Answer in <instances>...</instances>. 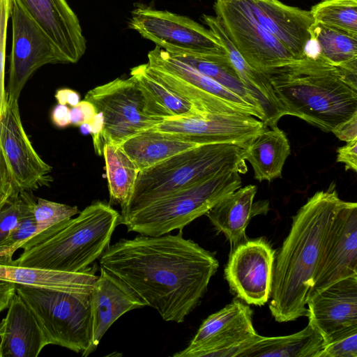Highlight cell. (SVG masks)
I'll return each instance as SVG.
<instances>
[{
  "instance_id": "6da1fadb",
  "label": "cell",
  "mask_w": 357,
  "mask_h": 357,
  "mask_svg": "<svg viewBox=\"0 0 357 357\" xmlns=\"http://www.w3.org/2000/svg\"><path fill=\"white\" fill-rule=\"evenodd\" d=\"M100 268L128 286L166 321L182 323L207 291L219 262L183 236L139 234L109 245Z\"/></svg>"
},
{
  "instance_id": "7a4b0ae2",
  "label": "cell",
  "mask_w": 357,
  "mask_h": 357,
  "mask_svg": "<svg viewBox=\"0 0 357 357\" xmlns=\"http://www.w3.org/2000/svg\"><path fill=\"white\" fill-rule=\"evenodd\" d=\"M342 200L335 188L314 193L293 216L275 257L269 310L275 321L307 317V302L323 249Z\"/></svg>"
},
{
  "instance_id": "3957f363",
  "label": "cell",
  "mask_w": 357,
  "mask_h": 357,
  "mask_svg": "<svg viewBox=\"0 0 357 357\" xmlns=\"http://www.w3.org/2000/svg\"><path fill=\"white\" fill-rule=\"evenodd\" d=\"M265 74L285 115L329 132L357 112V70L333 66L319 54Z\"/></svg>"
},
{
  "instance_id": "277c9868",
  "label": "cell",
  "mask_w": 357,
  "mask_h": 357,
  "mask_svg": "<svg viewBox=\"0 0 357 357\" xmlns=\"http://www.w3.org/2000/svg\"><path fill=\"white\" fill-rule=\"evenodd\" d=\"M119 220L120 213L110 204L96 201L77 217L33 236L20 247L24 251L20 257L7 265L84 271L109 247Z\"/></svg>"
},
{
  "instance_id": "5b68a950",
  "label": "cell",
  "mask_w": 357,
  "mask_h": 357,
  "mask_svg": "<svg viewBox=\"0 0 357 357\" xmlns=\"http://www.w3.org/2000/svg\"><path fill=\"white\" fill-rule=\"evenodd\" d=\"M246 146L199 145L140 171L131 196L120 215H126L160 198L218 175L230 172L245 174L248 171L245 160Z\"/></svg>"
},
{
  "instance_id": "8992f818",
  "label": "cell",
  "mask_w": 357,
  "mask_h": 357,
  "mask_svg": "<svg viewBox=\"0 0 357 357\" xmlns=\"http://www.w3.org/2000/svg\"><path fill=\"white\" fill-rule=\"evenodd\" d=\"M238 172H227L176 191L128 214L119 224L128 231L158 236L183 227L205 215L224 197L241 187Z\"/></svg>"
},
{
  "instance_id": "52a82bcc",
  "label": "cell",
  "mask_w": 357,
  "mask_h": 357,
  "mask_svg": "<svg viewBox=\"0 0 357 357\" xmlns=\"http://www.w3.org/2000/svg\"><path fill=\"white\" fill-rule=\"evenodd\" d=\"M149 74L201 114L228 113L253 116L266 123L264 111L233 93L160 47L148 53Z\"/></svg>"
},
{
  "instance_id": "ba28073f",
  "label": "cell",
  "mask_w": 357,
  "mask_h": 357,
  "mask_svg": "<svg viewBox=\"0 0 357 357\" xmlns=\"http://www.w3.org/2000/svg\"><path fill=\"white\" fill-rule=\"evenodd\" d=\"M17 294L30 309L49 344L82 356L91 340L90 294H75L16 284Z\"/></svg>"
},
{
  "instance_id": "9c48e42d",
  "label": "cell",
  "mask_w": 357,
  "mask_h": 357,
  "mask_svg": "<svg viewBox=\"0 0 357 357\" xmlns=\"http://www.w3.org/2000/svg\"><path fill=\"white\" fill-rule=\"evenodd\" d=\"M130 29L169 54L223 55L226 52L209 29L190 17L137 3L128 22Z\"/></svg>"
},
{
  "instance_id": "30bf717a",
  "label": "cell",
  "mask_w": 357,
  "mask_h": 357,
  "mask_svg": "<svg viewBox=\"0 0 357 357\" xmlns=\"http://www.w3.org/2000/svg\"><path fill=\"white\" fill-rule=\"evenodd\" d=\"M84 100L103 117V129L94 146L99 155H102L105 143L119 146L131 136L159 123L144 114L142 92L132 77L96 86L87 92Z\"/></svg>"
},
{
  "instance_id": "8fae6325",
  "label": "cell",
  "mask_w": 357,
  "mask_h": 357,
  "mask_svg": "<svg viewBox=\"0 0 357 357\" xmlns=\"http://www.w3.org/2000/svg\"><path fill=\"white\" fill-rule=\"evenodd\" d=\"M213 9L231 43L253 68L265 73L297 61L259 23L246 0H215Z\"/></svg>"
},
{
  "instance_id": "7c38bea8",
  "label": "cell",
  "mask_w": 357,
  "mask_h": 357,
  "mask_svg": "<svg viewBox=\"0 0 357 357\" xmlns=\"http://www.w3.org/2000/svg\"><path fill=\"white\" fill-rule=\"evenodd\" d=\"M259 335L252 311L238 298L208 316L188 346L174 357H236L239 350Z\"/></svg>"
},
{
  "instance_id": "4fadbf2b",
  "label": "cell",
  "mask_w": 357,
  "mask_h": 357,
  "mask_svg": "<svg viewBox=\"0 0 357 357\" xmlns=\"http://www.w3.org/2000/svg\"><path fill=\"white\" fill-rule=\"evenodd\" d=\"M266 127L263 121L248 114L208 113L163 121L149 129L197 145L234 144L246 146Z\"/></svg>"
},
{
  "instance_id": "5bb4252c",
  "label": "cell",
  "mask_w": 357,
  "mask_h": 357,
  "mask_svg": "<svg viewBox=\"0 0 357 357\" xmlns=\"http://www.w3.org/2000/svg\"><path fill=\"white\" fill-rule=\"evenodd\" d=\"M13 43L8 97L18 100L25 84L41 66L63 63L55 47L16 0H11Z\"/></svg>"
},
{
  "instance_id": "9a60e30c",
  "label": "cell",
  "mask_w": 357,
  "mask_h": 357,
  "mask_svg": "<svg viewBox=\"0 0 357 357\" xmlns=\"http://www.w3.org/2000/svg\"><path fill=\"white\" fill-rule=\"evenodd\" d=\"M0 151L15 191H31L47 181L52 167L33 147L22 126L18 100L7 96L0 116Z\"/></svg>"
},
{
  "instance_id": "2e32d148",
  "label": "cell",
  "mask_w": 357,
  "mask_h": 357,
  "mask_svg": "<svg viewBox=\"0 0 357 357\" xmlns=\"http://www.w3.org/2000/svg\"><path fill=\"white\" fill-rule=\"evenodd\" d=\"M275 250L264 238L247 240L230 251L225 278L230 290L248 305L271 298Z\"/></svg>"
},
{
  "instance_id": "e0dca14e",
  "label": "cell",
  "mask_w": 357,
  "mask_h": 357,
  "mask_svg": "<svg viewBox=\"0 0 357 357\" xmlns=\"http://www.w3.org/2000/svg\"><path fill=\"white\" fill-rule=\"evenodd\" d=\"M354 275H357V204L343 201L326 241L310 294Z\"/></svg>"
},
{
  "instance_id": "ac0fdd59",
  "label": "cell",
  "mask_w": 357,
  "mask_h": 357,
  "mask_svg": "<svg viewBox=\"0 0 357 357\" xmlns=\"http://www.w3.org/2000/svg\"><path fill=\"white\" fill-rule=\"evenodd\" d=\"M307 306L309 323L325 343L357 328V275L310 294Z\"/></svg>"
},
{
  "instance_id": "d6986e66",
  "label": "cell",
  "mask_w": 357,
  "mask_h": 357,
  "mask_svg": "<svg viewBox=\"0 0 357 357\" xmlns=\"http://www.w3.org/2000/svg\"><path fill=\"white\" fill-rule=\"evenodd\" d=\"M52 43L63 63H75L86 50L79 21L66 0H16Z\"/></svg>"
},
{
  "instance_id": "ffe728a7",
  "label": "cell",
  "mask_w": 357,
  "mask_h": 357,
  "mask_svg": "<svg viewBox=\"0 0 357 357\" xmlns=\"http://www.w3.org/2000/svg\"><path fill=\"white\" fill-rule=\"evenodd\" d=\"M146 306L123 282L100 268V275L90 294L91 340L82 355L94 352L109 327L123 314Z\"/></svg>"
},
{
  "instance_id": "44dd1931",
  "label": "cell",
  "mask_w": 357,
  "mask_h": 357,
  "mask_svg": "<svg viewBox=\"0 0 357 357\" xmlns=\"http://www.w3.org/2000/svg\"><path fill=\"white\" fill-rule=\"evenodd\" d=\"M259 23L285 47L296 60L305 56L314 23L310 10L278 0H246Z\"/></svg>"
},
{
  "instance_id": "7402d4cb",
  "label": "cell",
  "mask_w": 357,
  "mask_h": 357,
  "mask_svg": "<svg viewBox=\"0 0 357 357\" xmlns=\"http://www.w3.org/2000/svg\"><path fill=\"white\" fill-rule=\"evenodd\" d=\"M201 20L220 43L243 83L259 102L266 116V125L268 127L278 126V121L285 114L267 75L247 63L216 16L203 14Z\"/></svg>"
},
{
  "instance_id": "603a6c76",
  "label": "cell",
  "mask_w": 357,
  "mask_h": 357,
  "mask_svg": "<svg viewBox=\"0 0 357 357\" xmlns=\"http://www.w3.org/2000/svg\"><path fill=\"white\" fill-rule=\"evenodd\" d=\"M8 308L0 336L1 357H37L49 342L36 319L16 293Z\"/></svg>"
},
{
  "instance_id": "cb8c5ba5",
  "label": "cell",
  "mask_w": 357,
  "mask_h": 357,
  "mask_svg": "<svg viewBox=\"0 0 357 357\" xmlns=\"http://www.w3.org/2000/svg\"><path fill=\"white\" fill-rule=\"evenodd\" d=\"M257 188L255 185L241 187L230 193L205 215L219 232L229 241L231 251L248 240L245 234L247 226L251 218L263 213L266 206H257L254 198Z\"/></svg>"
},
{
  "instance_id": "d4e9b609",
  "label": "cell",
  "mask_w": 357,
  "mask_h": 357,
  "mask_svg": "<svg viewBox=\"0 0 357 357\" xmlns=\"http://www.w3.org/2000/svg\"><path fill=\"white\" fill-rule=\"evenodd\" d=\"M96 271L94 266L82 272L70 273L0 264V279L16 284L90 294L98 277Z\"/></svg>"
},
{
  "instance_id": "484cf974",
  "label": "cell",
  "mask_w": 357,
  "mask_h": 357,
  "mask_svg": "<svg viewBox=\"0 0 357 357\" xmlns=\"http://www.w3.org/2000/svg\"><path fill=\"white\" fill-rule=\"evenodd\" d=\"M130 75L142 92L144 114L158 123L205 114L151 76L146 63L131 68Z\"/></svg>"
},
{
  "instance_id": "4316f807",
  "label": "cell",
  "mask_w": 357,
  "mask_h": 357,
  "mask_svg": "<svg viewBox=\"0 0 357 357\" xmlns=\"http://www.w3.org/2000/svg\"><path fill=\"white\" fill-rule=\"evenodd\" d=\"M291 153L284 131L278 126L266 127L247 144L245 160L254 170V177L261 182L282 177L283 166Z\"/></svg>"
},
{
  "instance_id": "83f0119b",
  "label": "cell",
  "mask_w": 357,
  "mask_h": 357,
  "mask_svg": "<svg viewBox=\"0 0 357 357\" xmlns=\"http://www.w3.org/2000/svg\"><path fill=\"white\" fill-rule=\"evenodd\" d=\"M325 344L319 331L310 324L292 335H259L243 347L236 357H317Z\"/></svg>"
},
{
  "instance_id": "f1b7e54d",
  "label": "cell",
  "mask_w": 357,
  "mask_h": 357,
  "mask_svg": "<svg viewBox=\"0 0 357 357\" xmlns=\"http://www.w3.org/2000/svg\"><path fill=\"white\" fill-rule=\"evenodd\" d=\"M197 146L151 129L142 130L119 145L139 172Z\"/></svg>"
},
{
  "instance_id": "f546056e",
  "label": "cell",
  "mask_w": 357,
  "mask_h": 357,
  "mask_svg": "<svg viewBox=\"0 0 357 357\" xmlns=\"http://www.w3.org/2000/svg\"><path fill=\"white\" fill-rule=\"evenodd\" d=\"M102 155L109 194V204H119L123 209L127 204L139 171L117 145L107 142L103 146Z\"/></svg>"
},
{
  "instance_id": "4dcf8cb0",
  "label": "cell",
  "mask_w": 357,
  "mask_h": 357,
  "mask_svg": "<svg viewBox=\"0 0 357 357\" xmlns=\"http://www.w3.org/2000/svg\"><path fill=\"white\" fill-rule=\"evenodd\" d=\"M169 54L193 67L249 103L263 109L258 100L241 81L227 54L208 56Z\"/></svg>"
},
{
  "instance_id": "1f68e13d",
  "label": "cell",
  "mask_w": 357,
  "mask_h": 357,
  "mask_svg": "<svg viewBox=\"0 0 357 357\" xmlns=\"http://www.w3.org/2000/svg\"><path fill=\"white\" fill-rule=\"evenodd\" d=\"M310 31L324 60L335 66L357 69V36L319 23H313Z\"/></svg>"
},
{
  "instance_id": "d6a6232c",
  "label": "cell",
  "mask_w": 357,
  "mask_h": 357,
  "mask_svg": "<svg viewBox=\"0 0 357 357\" xmlns=\"http://www.w3.org/2000/svg\"><path fill=\"white\" fill-rule=\"evenodd\" d=\"M310 11L314 23L357 36V0H321Z\"/></svg>"
},
{
  "instance_id": "836d02e7",
  "label": "cell",
  "mask_w": 357,
  "mask_h": 357,
  "mask_svg": "<svg viewBox=\"0 0 357 357\" xmlns=\"http://www.w3.org/2000/svg\"><path fill=\"white\" fill-rule=\"evenodd\" d=\"M35 202L33 196L30 193L23 215L0 245V257L3 260V264H10L15 252L35 234L37 229L33 213Z\"/></svg>"
},
{
  "instance_id": "e575fe53",
  "label": "cell",
  "mask_w": 357,
  "mask_h": 357,
  "mask_svg": "<svg viewBox=\"0 0 357 357\" xmlns=\"http://www.w3.org/2000/svg\"><path fill=\"white\" fill-rule=\"evenodd\" d=\"M79 212L76 206H72L38 197L33 206L37 226L34 235L73 218Z\"/></svg>"
},
{
  "instance_id": "d590c367",
  "label": "cell",
  "mask_w": 357,
  "mask_h": 357,
  "mask_svg": "<svg viewBox=\"0 0 357 357\" xmlns=\"http://www.w3.org/2000/svg\"><path fill=\"white\" fill-rule=\"evenodd\" d=\"M29 195L30 191H21L0 199V245L23 215Z\"/></svg>"
},
{
  "instance_id": "8d00e7d4",
  "label": "cell",
  "mask_w": 357,
  "mask_h": 357,
  "mask_svg": "<svg viewBox=\"0 0 357 357\" xmlns=\"http://www.w3.org/2000/svg\"><path fill=\"white\" fill-rule=\"evenodd\" d=\"M317 357H357V328L325 343Z\"/></svg>"
},
{
  "instance_id": "74e56055",
  "label": "cell",
  "mask_w": 357,
  "mask_h": 357,
  "mask_svg": "<svg viewBox=\"0 0 357 357\" xmlns=\"http://www.w3.org/2000/svg\"><path fill=\"white\" fill-rule=\"evenodd\" d=\"M11 0H0V116L7 100L5 89L6 31L10 17Z\"/></svg>"
},
{
  "instance_id": "f35d334b",
  "label": "cell",
  "mask_w": 357,
  "mask_h": 357,
  "mask_svg": "<svg viewBox=\"0 0 357 357\" xmlns=\"http://www.w3.org/2000/svg\"><path fill=\"white\" fill-rule=\"evenodd\" d=\"M337 162L344 163L345 170L357 171V138L349 142L337 149Z\"/></svg>"
},
{
  "instance_id": "ab89813d",
  "label": "cell",
  "mask_w": 357,
  "mask_h": 357,
  "mask_svg": "<svg viewBox=\"0 0 357 357\" xmlns=\"http://www.w3.org/2000/svg\"><path fill=\"white\" fill-rule=\"evenodd\" d=\"M339 139L346 142L357 138V112L336 126L331 131Z\"/></svg>"
},
{
  "instance_id": "60d3db41",
  "label": "cell",
  "mask_w": 357,
  "mask_h": 357,
  "mask_svg": "<svg viewBox=\"0 0 357 357\" xmlns=\"http://www.w3.org/2000/svg\"><path fill=\"white\" fill-rule=\"evenodd\" d=\"M53 123L59 128H66L71 124L70 108L66 105L58 104L51 115Z\"/></svg>"
},
{
  "instance_id": "b9f144b4",
  "label": "cell",
  "mask_w": 357,
  "mask_h": 357,
  "mask_svg": "<svg viewBox=\"0 0 357 357\" xmlns=\"http://www.w3.org/2000/svg\"><path fill=\"white\" fill-rule=\"evenodd\" d=\"M13 193L18 192L12 186L6 165L0 151V199Z\"/></svg>"
},
{
  "instance_id": "7bdbcfd3",
  "label": "cell",
  "mask_w": 357,
  "mask_h": 357,
  "mask_svg": "<svg viewBox=\"0 0 357 357\" xmlns=\"http://www.w3.org/2000/svg\"><path fill=\"white\" fill-rule=\"evenodd\" d=\"M16 293V284L0 279V312L7 308Z\"/></svg>"
},
{
  "instance_id": "ee69618b",
  "label": "cell",
  "mask_w": 357,
  "mask_h": 357,
  "mask_svg": "<svg viewBox=\"0 0 357 357\" xmlns=\"http://www.w3.org/2000/svg\"><path fill=\"white\" fill-rule=\"evenodd\" d=\"M55 98L59 104L69 105L71 107L77 105L80 101L79 94L70 89H61L57 90Z\"/></svg>"
},
{
  "instance_id": "f6af8a7d",
  "label": "cell",
  "mask_w": 357,
  "mask_h": 357,
  "mask_svg": "<svg viewBox=\"0 0 357 357\" xmlns=\"http://www.w3.org/2000/svg\"><path fill=\"white\" fill-rule=\"evenodd\" d=\"M80 131L83 135H89L91 133V129L89 123H84L79 126Z\"/></svg>"
},
{
  "instance_id": "bcb514c9",
  "label": "cell",
  "mask_w": 357,
  "mask_h": 357,
  "mask_svg": "<svg viewBox=\"0 0 357 357\" xmlns=\"http://www.w3.org/2000/svg\"><path fill=\"white\" fill-rule=\"evenodd\" d=\"M5 330V320L3 319L0 322V336L3 335Z\"/></svg>"
},
{
  "instance_id": "7dc6e473",
  "label": "cell",
  "mask_w": 357,
  "mask_h": 357,
  "mask_svg": "<svg viewBox=\"0 0 357 357\" xmlns=\"http://www.w3.org/2000/svg\"><path fill=\"white\" fill-rule=\"evenodd\" d=\"M0 357H1V348H0Z\"/></svg>"
}]
</instances>
